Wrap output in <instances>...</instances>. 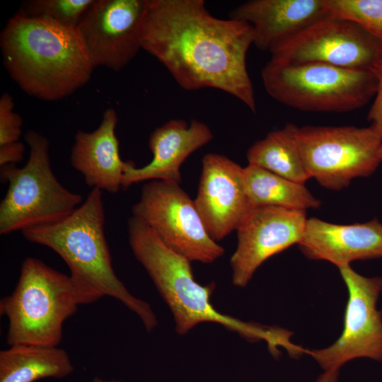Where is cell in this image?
Returning a JSON list of instances; mask_svg holds the SVG:
<instances>
[{
	"instance_id": "52a82bcc",
	"label": "cell",
	"mask_w": 382,
	"mask_h": 382,
	"mask_svg": "<svg viewBox=\"0 0 382 382\" xmlns=\"http://www.w3.org/2000/svg\"><path fill=\"white\" fill-rule=\"evenodd\" d=\"M267 93L301 111L345 112L364 106L374 96L371 70L322 63L284 64L270 59L261 71Z\"/></svg>"
},
{
	"instance_id": "d6986e66",
	"label": "cell",
	"mask_w": 382,
	"mask_h": 382,
	"mask_svg": "<svg viewBox=\"0 0 382 382\" xmlns=\"http://www.w3.org/2000/svg\"><path fill=\"white\" fill-rule=\"evenodd\" d=\"M74 370L68 353L58 347L16 345L0 351V382L63 378Z\"/></svg>"
},
{
	"instance_id": "6da1fadb",
	"label": "cell",
	"mask_w": 382,
	"mask_h": 382,
	"mask_svg": "<svg viewBox=\"0 0 382 382\" xmlns=\"http://www.w3.org/2000/svg\"><path fill=\"white\" fill-rule=\"evenodd\" d=\"M254 43L246 22L212 16L203 0H147L142 49L183 89L224 91L256 111L246 55Z\"/></svg>"
},
{
	"instance_id": "5b68a950",
	"label": "cell",
	"mask_w": 382,
	"mask_h": 382,
	"mask_svg": "<svg viewBox=\"0 0 382 382\" xmlns=\"http://www.w3.org/2000/svg\"><path fill=\"white\" fill-rule=\"evenodd\" d=\"M81 305V291L70 275L37 258L25 259L15 289L0 300L7 344L58 347L64 323Z\"/></svg>"
},
{
	"instance_id": "7a4b0ae2",
	"label": "cell",
	"mask_w": 382,
	"mask_h": 382,
	"mask_svg": "<svg viewBox=\"0 0 382 382\" xmlns=\"http://www.w3.org/2000/svg\"><path fill=\"white\" fill-rule=\"evenodd\" d=\"M4 66L28 95L59 100L90 80L93 66L76 29L18 12L0 35Z\"/></svg>"
},
{
	"instance_id": "603a6c76",
	"label": "cell",
	"mask_w": 382,
	"mask_h": 382,
	"mask_svg": "<svg viewBox=\"0 0 382 382\" xmlns=\"http://www.w3.org/2000/svg\"><path fill=\"white\" fill-rule=\"evenodd\" d=\"M93 0H30L23 3L19 13L63 26L76 28Z\"/></svg>"
},
{
	"instance_id": "8fae6325",
	"label": "cell",
	"mask_w": 382,
	"mask_h": 382,
	"mask_svg": "<svg viewBox=\"0 0 382 382\" xmlns=\"http://www.w3.org/2000/svg\"><path fill=\"white\" fill-rule=\"evenodd\" d=\"M338 269L349 294L343 331L332 345L308 352L325 371L357 358L382 361V312L376 308L382 277H364L349 265Z\"/></svg>"
},
{
	"instance_id": "7c38bea8",
	"label": "cell",
	"mask_w": 382,
	"mask_h": 382,
	"mask_svg": "<svg viewBox=\"0 0 382 382\" xmlns=\"http://www.w3.org/2000/svg\"><path fill=\"white\" fill-rule=\"evenodd\" d=\"M147 0H93L76 29L94 68L120 71L142 49Z\"/></svg>"
},
{
	"instance_id": "d4e9b609",
	"label": "cell",
	"mask_w": 382,
	"mask_h": 382,
	"mask_svg": "<svg viewBox=\"0 0 382 382\" xmlns=\"http://www.w3.org/2000/svg\"><path fill=\"white\" fill-rule=\"evenodd\" d=\"M376 79V90L374 102L367 115L370 127L382 141V58L371 70Z\"/></svg>"
},
{
	"instance_id": "3957f363",
	"label": "cell",
	"mask_w": 382,
	"mask_h": 382,
	"mask_svg": "<svg viewBox=\"0 0 382 382\" xmlns=\"http://www.w3.org/2000/svg\"><path fill=\"white\" fill-rule=\"evenodd\" d=\"M127 230L132 251L168 306L178 334L185 335L199 323H215L250 342L265 341L274 357L279 354L278 347L289 353L295 349L289 340L292 332L244 322L216 310L210 301L215 284L203 286L196 282L191 262L165 245L140 219L130 217Z\"/></svg>"
},
{
	"instance_id": "7402d4cb",
	"label": "cell",
	"mask_w": 382,
	"mask_h": 382,
	"mask_svg": "<svg viewBox=\"0 0 382 382\" xmlns=\"http://www.w3.org/2000/svg\"><path fill=\"white\" fill-rule=\"evenodd\" d=\"M331 16L350 21L382 42V0H325Z\"/></svg>"
},
{
	"instance_id": "ffe728a7",
	"label": "cell",
	"mask_w": 382,
	"mask_h": 382,
	"mask_svg": "<svg viewBox=\"0 0 382 382\" xmlns=\"http://www.w3.org/2000/svg\"><path fill=\"white\" fill-rule=\"evenodd\" d=\"M299 127L287 123L255 141L247 151L248 164L265 168L291 181L303 184L309 179L299 150Z\"/></svg>"
},
{
	"instance_id": "9c48e42d",
	"label": "cell",
	"mask_w": 382,
	"mask_h": 382,
	"mask_svg": "<svg viewBox=\"0 0 382 382\" xmlns=\"http://www.w3.org/2000/svg\"><path fill=\"white\" fill-rule=\"evenodd\" d=\"M132 211L165 245L190 262L212 263L225 252L210 237L194 200L179 183L151 180Z\"/></svg>"
},
{
	"instance_id": "ac0fdd59",
	"label": "cell",
	"mask_w": 382,
	"mask_h": 382,
	"mask_svg": "<svg viewBox=\"0 0 382 382\" xmlns=\"http://www.w3.org/2000/svg\"><path fill=\"white\" fill-rule=\"evenodd\" d=\"M117 122L115 110H105L94 131L76 133L70 154L72 167L83 176L88 187L110 193L122 188L124 173L133 163L120 158L115 134Z\"/></svg>"
},
{
	"instance_id": "4fadbf2b",
	"label": "cell",
	"mask_w": 382,
	"mask_h": 382,
	"mask_svg": "<svg viewBox=\"0 0 382 382\" xmlns=\"http://www.w3.org/2000/svg\"><path fill=\"white\" fill-rule=\"evenodd\" d=\"M306 220L303 210L274 206L250 209L236 230L237 248L230 259L233 284L245 287L265 260L299 244Z\"/></svg>"
},
{
	"instance_id": "2e32d148",
	"label": "cell",
	"mask_w": 382,
	"mask_h": 382,
	"mask_svg": "<svg viewBox=\"0 0 382 382\" xmlns=\"http://www.w3.org/2000/svg\"><path fill=\"white\" fill-rule=\"evenodd\" d=\"M299 249L309 259L327 260L337 267L354 260L382 257V224L374 219L341 225L307 219Z\"/></svg>"
},
{
	"instance_id": "8992f818",
	"label": "cell",
	"mask_w": 382,
	"mask_h": 382,
	"mask_svg": "<svg viewBox=\"0 0 382 382\" xmlns=\"http://www.w3.org/2000/svg\"><path fill=\"white\" fill-rule=\"evenodd\" d=\"M24 139L29 148L26 163L0 170L1 180L8 183L0 204L1 235L59 221L82 202L81 195L65 188L53 173L48 139L33 130Z\"/></svg>"
},
{
	"instance_id": "44dd1931",
	"label": "cell",
	"mask_w": 382,
	"mask_h": 382,
	"mask_svg": "<svg viewBox=\"0 0 382 382\" xmlns=\"http://www.w3.org/2000/svg\"><path fill=\"white\" fill-rule=\"evenodd\" d=\"M243 176L250 208L274 206L306 211L316 209L320 201L303 184L298 183L260 166L248 164Z\"/></svg>"
},
{
	"instance_id": "484cf974",
	"label": "cell",
	"mask_w": 382,
	"mask_h": 382,
	"mask_svg": "<svg viewBox=\"0 0 382 382\" xmlns=\"http://www.w3.org/2000/svg\"><path fill=\"white\" fill-rule=\"evenodd\" d=\"M24 144L20 141L0 146V167L16 165L23 159Z\"/></svg>"
},
{
	"instance_id": "277c9868",
	"label": "cell",
	"mask_w": 382,
	"mask_h": 382,
	"mask_svg": "<svg viewBox=\"0 0 382 382\" xmlns=\"http://www.w3.org/2000/svg\"><path fill=\"white\" fill-rule=\"evenodd\" d=\"M103 191L93 188L71 214L55 223L22 231L29 242L47 247L67 265L85 305L104 296L118 300L141 320L148 332L158 325L151 305L133 296L116 275L105 235Z\"/></svg>"
},
{
	"instance_id": "ba28073f",
	"label": "cell",
	"mask_w": 382,
	"mask_h": 382,
	"mask_svg": "<svg viewBox=\"0 0 382 382\" xmlns=\"http://www.w3.org/2000/svg\"><path fill=\"white\" fill-rule=\"evenodd\" d=\"M297 141L309 176L332 190L371 175L381 161L382 141L370 126H304Z\"/></svg>"
},
{
	"instance_id": "5bb4252c",
	"label": "cell",
	"mask_w": 382,
	"mask_h": 382,
	"mask_svg": "<svg viewBox=\"0 0 382 382\" xmlns=\"http://www.w3.org/2000/svg\"><path fill=\"white\" fill-rule=\"evenodd\" d=\"M194 202L207 233L215 241L237 230L251 209L243 168L225 156L204 155Z\"/></svg>"
},
{
	"instance_id": "f1b7e54d",
	"label": "cell",
	"mask_w": 382,
	"mask_h": 382,
	"mask_svg": "<svg viewBox=\"0 0 382 382\" xmlns=\"http://www.w3.org/2000/svg\"><path fill=\"white\" fill-rule=\"evenodd\" d=\"M379 156H380V158H381V160L382 161V145H381V146L380 148V150H379Z\"/></svg>"
},
{
	"instance_id": "4316f807",
	"label": "cell",
	"mask_w": 382,
	"mask_h": 382,
	"mask_svg": "<svg viewBox=\"0 0 382 382\" xmlns=\"http://www.w3.org/2000/svg\"><path fill=\"white\" fill-rule=\"evenodd\" d=\"M339 370L325 371L317 379L316 382H338Z\"/></svg>"
},
{
	"instance_id": "e0dca14e",
	"label": "cell",
	"mask_w": 382,
	"mask_h": 382,
	"mask_svg": "<svg viewBox=\"0 0 382 382\" xmlns=\"http://www.w3.org/2000/svg\"><path fill=\"white\" fill-rule=\"evenodd\" d=\"M325 0H251L229 14L250 24L254 45L268 51L315 22L329 16Z\"/></svg>"
},
{
	"instance_id": "30bf717a",
	"label": "cell",
	"mask_w": 382,
	"mask_h": 382,
	"mask_svg": "<svg viewBox=\"0 0 382 382\" xmlns=\"http://www.w3.org/2000/svg\"><path fill=\"white\" fill-rule=\"evenodd\" d=\"M270 60L284 64L322 63L372 70L382 58V42L357 24L329 16L279 42Z\"/></svg>"
},
{
	"instance_id": "83f0119b",
	"label": "cell",
	"mask_w": 382,
	"mask_h": 382,
	"mask_svg": "<svg viewBox=\"0 0 382 382\" xmlns=\"http://www.w3.org/2000/svg\"><path fill=\"white\" fill-rule=\"evenodd\" d=\"M92 382H122V381L120 380H115V379L105 380L99 377H95L93 379Z\"/></svg>"
},
{
	"instance_id": "9a60e30c",
	"label": "cell",
	"mask_w": 382,
	"mask_h": 382,
	"mask_svg": "<svg viewBox=\"0 0 382 382\" xmlns=\"http://www.w3.org/2000/svg\"><path fill=\"white\" fill-rule=\"evenodd\" d=\"M213 139L209 127L204 122L192 120L190 124L171 120L154 129L149 139L152 160L137 168L133 162L125 170L122 188L144 180H166L179 183L180 166L193 152Z\"/></svg>"
},
{
	"instance_id": "cb8c5ba5",
	"label": "cell",
	"mask_w": 382,
	"mask_h": 382,
	"mask_svg": "<svg viewBox=\"0 0 382 382\" xmlns=\"http://www.w3.org/2000/svg\"><path fill=\"white\" fill-rule=\"evenodd\" d=\"M13 97L4 93L0 98V146L18 142L23 120L14 109Z\"/></svg>"
}]
</instances>
